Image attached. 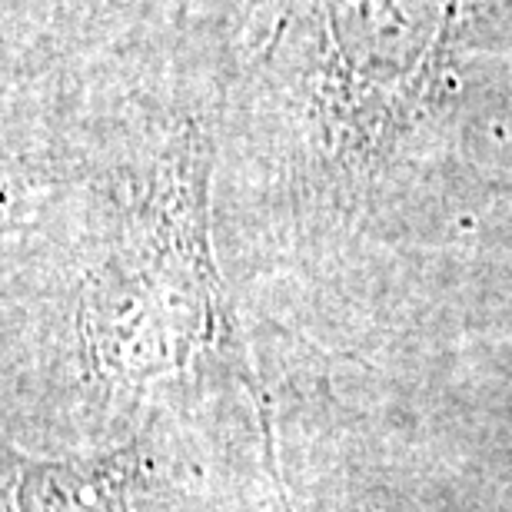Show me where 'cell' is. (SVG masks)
Returning <instances> with one entry per match:
<instances>
[{
	"label": "cell",
	"mask_w": 512,
	"mask_h": 512,
	"mask_svg": "<svg viewBox=\"0 0 512 512\" xmlns=\"http://www.w3.org/2000/svg\"><path fill=\"white\" fill-rule=\"evenodd\" d=\"M217 247L256 336L396 376L512 320V0H280L230 70Z\"/></svg>",
	"instance_id": "cell-1"
},
{
	"label": "cell",
	"mask_w": 512,
	"mask_h": 512,
	"mask_svg": "<svg viewBox=\"0 0 512 512\" xmlns=\"http://www.w3.org/2000/svg\"><path fill=\"white\" fill-rule=\"evenodd\" d=\"M230 70L0 80L4 446H117L177 386H243L273 409L217 247Z\"/></svg>",
	"instance_id": "cell-2"
},
{
	"label": "cell",
	"mask_w": 512,
	"mask_h": 512,
	"mask_svg": "<svg viewBox=\"0 0 512 512\" xmlns=\"http://www.w3.org/2000/svg\"><path fill=\"white\" fill-rule=\"evenodd\" d=\"M7 512H300L270 406L243 386H177L124 443L34 456L4 446Z\"/></svg>",
	"instance_id": "cell-3"
},
{
	"label": "cell",
	"mask_w": 512,
	"mask_h": 512,
	"mask_svg": "<svg viewBox=\"0 0 512 512\" xmlns=\"http://www.w3.org/2000/svg\"><path fill=\"white\" fill-rule=\"evenodd\" d=\"M280 0H0V80L120 64H237Z\"/></svg>",
	"instance_id": "cell-4"
}]
</instances>
